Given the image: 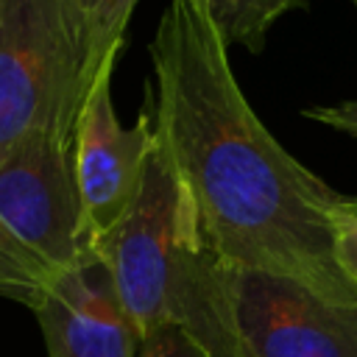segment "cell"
<instances>
[{"label": "cell", "instance_id": "cell-7", "mask_svg": "<svg viewBox=\"0 0 357 357\" xmlns=\"http://www.w3.org/2000/svg\"><path fill=\"white\" fill-rule=\"evenodd\" d=\"M33 312L50 357H137L139 335L95 259L50 284Z\"/></svg>", "mask_w": 357, "mask_h": 357}, {"label": "cell", "instance_id": "cell-5", "mask_svg": "<svg viewBox=\"0 0 357 357\" xmlns=\"http://www.w3.org/2000/svg\"><path fill=\"white\" fill-rule=\"evenodd\" d=\"M223 276L237 357H357V304L265 271L226 265Z\"/></svg>", "mask_w": 357, "mask_h": 357}, {"label": "cell", "instance_id": "cell-6", "mask_svg": "<svg viewBox=\"0 0 357 357\" xmlns=\"http://www.w3.org/2000/svg\"><path fill=\"white\" fill-rule=\"evenodd\" d=\"M112 70L114 67H103L95 75L73 131L75 187L89 248L134 204L148 153L153 148L148 112H142L131 128L117 120L112 103Z\"/></svg>", "mask_w": 357, "mask_h": 357}, {"label": "cell", "instance_id": "cell-9", "mask_svg": "<svg viewBox=\"0 0 357 357\" xmlns=\"http://www.w3.org/2000/svg\"><path fill=\"white\" fill-rule=\"evenodd\" d=\"M137 3L139 0H73L84 25L92 81L103 67H114V59L126 36V25Z\"/></svg>", "mask_w": 357, "mask_h": 357}, {"label": "cell", "instance_id": "cell-12", "mask_svg": "<svg viewBox=\"0 0 357 357\" xmlns=\"http://www.w3.org/2000/svg\"><path fill=\"white\" fill-rule=\"evenodd\" d=\"M301 114L315 123H324L335 131H343L349 137H357V100H343V103H332V106H310Z\"/></svg>", "mask_w": 357, "mask_h": 357}, {"label": "cell", "instance_id": "cell-11", "mask_svg": "<svg viewBox=\"0 0 357 357\" xmlns=\"http://www.w3.org/2000/svg\"><path fill=\"white\" fill-rule=\"evenodd\" d=\"M137 357H209V354L181 329L165 326L139 337Z\"/></svg>", "mask_w": 357, "mask_h": 357}, {"label": "cell", "instance_id": "cell-10", "mask_svg": "<svg viewBox=\"0 0 357 357\" xmlns=\"http://www.w3.org/2000/svg\"><path fill=\"white\" fill-rule=\"evenodd\" d=\"M332 243H335L337 268L357 287V212L346 209V204H340L337 212L332 215Z\"/></svg>", "mask_w": 357, "mask_h": 357}, {"label": "cell", "instance_id": "cell-3", "mask_svg": "<svg viewBox=\"0 0 357 357\" xmlns=\"http://www.w3.org/2000/svg\"><path fill=\"white\" fill-rule=\"evenodd\" d=\"M89 262L73 139L31 137L0 159V296L36 310L50 284Z\"/></svg>", "mask_w": 357, "mask_h": 357}, {"label": "cell", "instance_id": "cell-1", "mask_svg": "<svg viewBox=\"0 0 357 357\" xmlns=\"http://www.w3.org/2000/svg\"><path fill=\"white\" fill-rule=\"evenodd\" d=\"M148 117L190 190L204 234L229 268L296 279L357 304L335 259L332 215L343 195L290 156L245 100L229 45L195 0H170L153 42Z\"/></svg>", "mask_w": 357, "mask_h": 357}, {"label": "cell", "instance_id": "cell-4", "mask_svg": "<svg viewBox=\"0 0 357 357\" xmlns=\"http://www.w3.org/2000/svg\"><path fill=\"white\" fill-rule=\"evenodd\" d=\"M89 86L73 0H0V159L31 137L73 139Z\"/></svg>", "mask_w": 357, "mask_h": 357}, {"label": "cell", "instance_id": "cell-8", "mask_svg": "<svg viewBox=\"0 0 357 357\" xmlns=\"http://www.w3.org/2000/svg\"><path fill=\"white\" fill-rule=\"evenodd\" d=\"M206 8L226 45H240L251 53L265 47L268 31L287 11L307 8V0H195Z\"/></svg>", "mask_w": 357, "mask_h": 357}, {"label": "cell", "instance_id": "cell-13", "mask_svg": "<svg viewBox=\"0 0 357 357\" xmlns=\"http://www.w3.org/2000/svg\"><path fill=\"white\" fill-rule=\"evenodd\" d=\"M343 204H346V209L357 212V198H349V195H346V201H343Z\"/></svg>", "mask_w": 357, "mask_h": 357}, {"label": "cell", "instance_id": "cell-14", "mask_svg": "<svg viewBox=\"0 0 357 357\" xmlns=\"http://www.w3.org/2000/svg\"><path fill=\"white\" fill-rule=\"evenodd\" d=\"M351 3H354V8H357V0H351Z\"/></svg>", "mask_w": 357, "mask_h": 357}, {"label": "cell", "instance_id": "cell-2", "mask_svg": "<svg viewBox=\"0 0 357 357\" xmlns=\"http://www.w3.org/2000/svg\"><path fill=\"white\" fill-rule=\"evenodd\" d=\"M92 259L139 337L176 326L209 357H237L226 265L212 251L195 201L156 137L134 204L92 243Z\"/></svg>", "mask_w": 357, "mask_h": 357}]
</instances>
